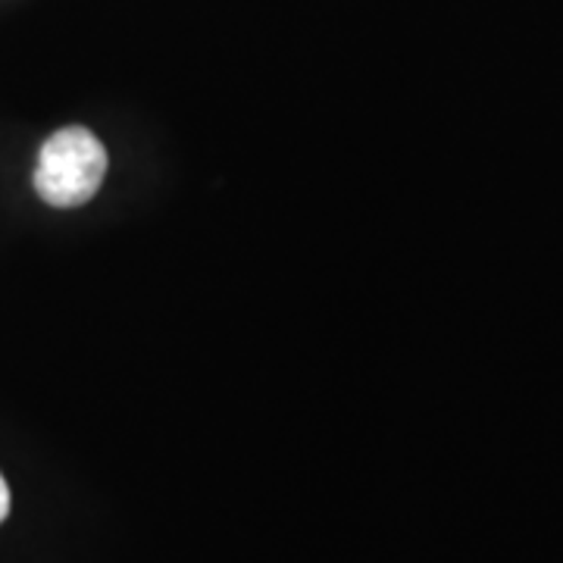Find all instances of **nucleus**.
<instances>
[{
    "instance_id": "obj_1",
    "label": "nucleus",
    "mask_w": 563,
    "mask_h": 563,
    "mask_svg": "<svg viewBox=\"0 0 563 563\" xmlns=\"http://www.w3.org/2000/svg\"><path fill=\"white\" fill-rule=\"evenodd\" d=\"M107 176V147L81 125H69L44 141L35 166V191L51 207L88 203Z\"/></svg>"
},
{
    "instance_id": "obj_2",
    "label": "nucleus",
    "mask_w": 563,
    "mask_h": 563,
    "mask_svg": "<svg viewBox=\"0 0 563 563\" xmlns=\"http://www.w3.org/2000/svg\"><path fill=\"white\" fill-rule=\"evenodd\" d=\"M7 514H10V485L0 476V523L7 520Z\"/></svg>"
}]
</instances>
